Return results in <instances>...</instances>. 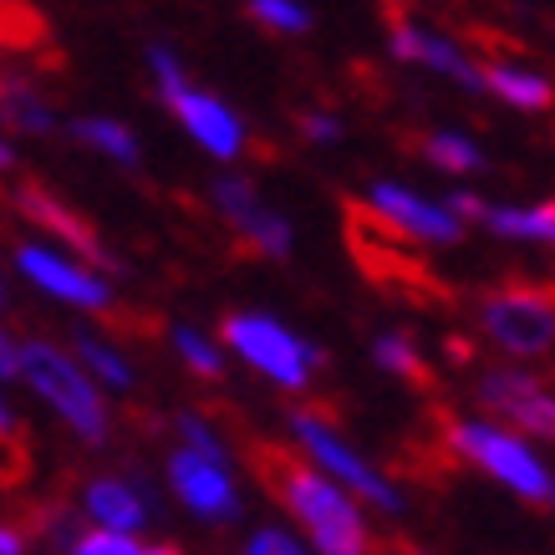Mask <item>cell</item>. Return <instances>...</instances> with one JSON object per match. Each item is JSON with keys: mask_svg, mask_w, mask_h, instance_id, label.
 Segmentation results:
<instances>
[{"mask_svg": "<svg viewBox=\"0 0 555 555\" xmlns=\"http://www.w3.org/2000/svg\"><path fill=\"white\" fill-rule=\"evenodd\" d=\"M0 377H21V347L0 332Z\"/></svg>", "mask_w": 555, "mask_h": 555, "instance_id": "obj_30", "label": "cell"}, {"mask_svg": "<svg viewBox=\"0 0 555 555\" xmlns=\"http://www.w3.org/2000/svg\"><path fill=\"white\" fill-rule=\"evenodd\" d=\"M387 51H392L398 62L428 67V72H438V77H454V82L469 87V92H485V77H479V67L469 62V51L459 47V41H449L443 31L418 26V21H408V16L392 21V26H387Z\"/></svg>", "mask_w": 555, "mask_h": 555, "instance_id": "obj_10", "label": "cell"}, {"mask_svg": "<svg viewBox=\"0 0 555 555\" xmlns=\"http://www.w3.org/2000/svg\"><path fill=\"white\" fill-rule=\"evenodd\" d=\"M16 266L41 291H51L56 301H72V306H82V311H107L113 306L107 281H102L98 270H87L82 260H62L56 250H41V245H16Z\"/></svg>", "mask_w": 555, "mask_h": 555, "instance_id": "obj_12", "label": "cell"}, {"mask_svg": "<svg viewBox=\"0 0 555 555\" xmlns=\"http://www.w3.org/2000/svg\"><path fill=\"white\" fill-rule=\"evenodd\" d=\"M21 377L62 413V423H67L82 443H107V434H113V428H107V423H113L107 418V403H102L98 383H92L62 347L26 341V347H21Z\"/></svg>", "mask_w": 555, "mask_h": 555, "instance_id": "obj_4", "label": "cell"}, {"mask_svg": "<svg viewBox=\"0 0 555 555\" xmlns=\"http://www.w3.org/2000/svg\"><path fill=\"white\" fill-rule=\"evenodd\" d=\"M245 16L260 21L266 31H286V36H306L311 26H317V16L306 11L301 0H250Z\"/></svg>", "mask_w": 555, "mask_h": 555, "instance_id": "obj_22", "label": "cell"}, {"mask_svg": "<svg viewBox=\"0 0 555 555\" xmlns=\"http://www.w3.org/2000/svg\"><path fill=\"white\" fill-rule=\"evenodd\" d=\"M5 169H16V153H11L5 143H0V173H5Z\"/></svg>", "mask_w": 555, "mask_h": 555, "instance_id": "obj_33", "label": "cell"}, {"mask_svg": "<svg viewBox=\"0 0 555 555\" xmlns=\"http://www.w3.org/2000/svg\"><path fill=\"white\" fill-rule=\"evenodd\" d=\"M0 306H5V286H0Z\"/></svg>", "mask_w": 555, "mask_h": 555, "instance_id": "obj_34", "label": "cell"}, {"mask_svg": "<svg viewBox=\"0 0 555 555\" xmlns=\"http://www.w3.org/2000/svg\"><path fill=\"white\" fill-rule=\"evenodd\" d=\"M173 352L184 357V367L194 377H209V383H224V357H219L215 341H204L194 326H173Z\"/></svg>", "mask_w": 555, "mask_h": 555, "instance_id": "obj_23", "label": "cell"}, {"mask_svg": "<svg viewBox=\"0 0 555 555\" xmlns=\"http://www.w3.org/2000/svg\"><path fill=\"white\" fill-rule=\"evenodd\" d=\"M11 204L21 209V219H31V224H41V230H51V235L62 240V245H72V250L82 255L87 266H107L118 270V260L107 255V245L98 240V230L87 224L72 204H62L56 194H51L47 184H36V179H21L16 189H11Z\"/></svg>", "mask_w": 555, "mask_h": 555, "instance_id": "obj_9", "label": "cell"}, {"mask_svg": "<svg viewBox=\"0 0 555 555\" xmlns=\"http://www.w3.org/2000/svg\"><path fill=\"white\" fill-rule=\"evenodd\" d=\"M255 459H260V479L270 485V494L296 515V525L321 555H367V520L347 489H337L306 459L281 454V449H255Z\"/></svg>", "mask_w": 555, "mask_h": 555, "instance_id": "obj_1", "label": "cell"}, {"mask_svg": "<svg viewBox=\"0 0 555 555\" xmlns=\"http://www.w3.org/2000/svg\"><path fill=\"white\" fill-rule=\"evenodd\" d=\"M0 555H26V535L16 525H0Z\"/></svg>", "mask_w": 555, "mask_h": 555, "instance_id": "obj_31", "label": "cell"}, {"mask_svg": "<svg viewBox=\"0 0 555 555\" xmlns=\"http://www.w3.org/2000/svg\"><path fill=\"white\" fill-rule=\"evenodd\" d=\"M449 449L459 459H469L474 469H485L489 479H500L505 489H515L520 500H551V469H545V459L525 443V438L505 434V428H494V423H479V418H459L449 428Z\"/></svg>", "mask_w": 555, "mask_h": 555, "instance_id": "obj_6", "label": "cell"}, {"mask_svg": "<svg viewBox=\"0 0 555 555\" xmlns=\"http://www.w3.org/2000/svg\"><path fill=\"white\" fill-rule=\"evenodd\" d=\"M443 209H449V215H454L459 224H464V219H485V209H489V204L479 199V194H469V189H454V194H449V204H443Z\"/></svg>", "mask_w": 555, "mask_h": 555, "instance_id": "obj_29", "label": "cell"}, {"mask_svg": "<svg viewBox=\"0 0 555 555\" xmlns=\"http://www.w3.org/2000/svg\"><path fill=\"white\" fill-rule=\"evenodd\" d=\"M5 434H16V418H11V408L0 403V438H5Z\"/></svg>", "mask_w": 555, "mask_h": 555, "instance_id": "obj_32", "label": "cell"}, {"mask_svg": "<svg viewBox=\"0 0 555 555\" xmlns=\"http://www.w3.org/2000/svg\"><path fill=\"white\" fill-rule=\"evenodd\" d=\"M479 403H485L494 418L515 423L520 434L555 443V387H545L535 372L489 367L485 377H479Z\"/></svg>", "mask_w": 555, "mask_h": 555, "instance_id": "obj_8", "label": "cell"}, {"mask_svg": "<svg viewBox=\"0 0 555 555\" xmlns=\"http://www.w3.org/2000/svg\"><path fill=\"white\" fill-rule=\"evenodd\" d=\"M169 485L189 505V515H199V520L230 525L240 515V489H235V479H230V469L204 464L199 454H184V449H179V454L169 459Z\"/></svg>", "mask_w": 555, "mask_h": 555, "instance_id": "obj_13", "label": "cell"}, {"mask_svg": "<svg viewBox=\"0 0 555 555\" xmlns=\"http://www.w3.org/2000/svg\"><path fill=\"white\" fill-rule=\"evenodd\" d=\"M72 138H77V143H87V149L107 153L113 164H128V169L143 158V153H138L133 128H128V122H118V118H77V122H72Z\"/></svg>", "mask_w": 555, "mask_h": 555, "instance_id": "obj_19", "label": "cell"}, {"mask_svg": "<svg viewBox=\"0 0 555 555\" xmlns=\"http://www.w3.org/2000/svg\"><path fill=\"white\" fill-rule=\"evenodd\" d=\"M479 77H485V92H494L500 102L520 107V113H545V107H555V82L540 77V72L494 62V67H479Z\"/></svg>", "mask_w": 555, "mask_h": 555, "instance_id": "obj_16", "label": "cell"}, {"mask_svg": "<svg viewBox=\"0 0 555 555\" xmlns=\"http://www.w3.org/2000/svg\"><path fill=\"white\" fill-rule=\"evenodd\" d=\"M149 67H153V77H158L164 107L184 122V133L194 138L209 158H219V164L240 158V149H245V122L230 113V102L189 82L184 62H179V56H173V47H164V41H153V47H149Z\"/></svg>", "mask_w": 555, "mask_h": 555, "instance_id": "obj_3", "label": "cell"}, {"mask_svg": "<svg viewBox=\"0 0 555 555\" xmlns=\"http://www.w3.org/2000/svg\"><path fill=\"white\" fill-rule=\"evenodd\" d=\"M72 555H184L173 545H143L133 535H107V530H87L72 540Z\"/></svg>", "mask_w": 555, "mask_h": 555, "instance_id": "obj_26", "label": "cell"}, {"mask_svg": "<svg viewBox=\"0 0 555 555\" xmlns=\"http://www.w3.org/2000/svg\"><path fill=\"white\" fill-rule=\"evenodd\" d=\"M245 555H306V551H301V540L291 535V530H275V525H266V530H255V535H250Z\"/></svg>", "mask_w": 555, "mask_h": 555, "instance_id": "obj_27", "label": "cell"}, {"mask_svg": "<svg viewBox=\"0 0 555 555\" xmlns=\"http://www.w3.org/2000/svg\"><path fill=\"white\" fill-rule=\"evenodd\" d=\"M209 199H215L219 219L235 230V235H245L255 219H260V209H266V199H260V189L250 184V179H235V173H224V179H215V189H209Z\"/></svg>", "mask_w": 555, "mask_h": 555, "instance_id": "obj_20", "label": "cell"}, {"mask_svg": "<svg viewBox=\"0 0 555 555\" xmlns=\"http://www.w3.org/2000/svg\"><path fill=\"white\" fill-rule=\"evenodd\" d=\"M87 515L107 530V535H133L149 520V500L143 489L122 485V479H92L87 485Z\"/></svg>", "mask_w": 555, "mask_h": 555, "instance_id": "obj_14", "label": "cell"}, {"mask_svg": "<svg viewBox=\"0 0 555 555\" xmlns=\"http://www.w3.org/2000/svg\"><path fill=\"white\" fill-rule=\"evenodd\" d=\"M489 235L500 240H525V245H555V199L530 204V209H485Z\"/></svg>", "mask_w": 555, "mask_h": 555, "instance_id": "obj_17", "label": "cell"}, {"mask_svg": "<svg viewBox=\"0 0 555 555\" xmlns=\"http://www.w3.org/2000/svg\"><path fill=\"white\" fill-rule=\"evenodd\" d=\"M551 500H555V485H551Z\"/></svg>", "mask_w": 555, "mask_h": 555, "instance_id": "obj_35", "label": "cell"}, {"mask_svg": "<svg viewBox=\"0 0 555 555\" xmlns=\"http://www.w3.org/2000/svg\"><path fill=\"white\" fill-rule=\"evenodd\" d=\"M418 153L434 164L438 173H485L489 169L485 149H479L469 133H454V128H438V133H428L418 143Z\"/></svg>", "mask_w": 555, "mask_h": 555, "instance_id": "obj_18", "label": "cell"}, {"mask_svg": "<svg viewBox=\"0 0 555 555\" xmlns=\"http://www.w3.org/2000/svg\"><path fill=\"white\" fill-rule=\"evenodd\" d=\"M0 122H5L11 133H51V128H56L36 77L0 67Z\"/></svg>", "mask_w": 555, "mask_h": 555, "instance_id": "obj_15", "label": "cell"}, {"mask_svg": "<svg viewBox=\"0 0 555 555\" xmlns=\"http://www.w3.org/2000/svg\"><path fill=\"white\" fill-rule=\"evenodd\" d=\"M286 423H291V438L306 449V459H311V469H317V474H326L337 489H347V494H357V500H367V505H377V509H403L398 485H392L377 464H367V459L357 454L352 443H347L332 423L321 418V413L296 408Z\"/></svg>", "mask_w": 555, "mask_h": 555, "instance_id": "obj_5", "label": "cell"}, {"mask_svg": "<svg viewBox=\"0 0 555 555\" xmlns=\"http://www.w3.org/2000/svg\"><path fill=\"white\" fill-rule=\"evenodd\" d=\"M367 204H372V215L387 219L392 230H403V235H413V240H428V245H454V240L464 235V224H459L443 204L423 199V194L392 184V179H377V184L367 189Z\"/></svg>", "mask_w": 555, "mask_h": 555, "instance_id": "obj_11", "label": "cell"}, {"mask_svg": "<svg viewBox=\"0 0 555 555\" xmlns=\"http://www.w3.org/2000/svg\"><path fill=\"white\" fill-rule=\"evenodd\" d=\"M485 337L509 357H540L555 347V301L545 291H494L479 306Z\"/></svg>", "mask_w": 555, "mask_h": 555, "instance_id": "obj_7", "label": "cell"}, {"mask_svg": "<svg viewBox=\"0 0 555 555\" xmlns=\"http://www.w3.org/2000/svg\"><path fill=\"white\" fill-rule=\"evenodd\" d=\"M296 122H301V133L311 138V143H337V138H341V118H337V113H301Z\"/></svg>", "mask_w": 555, "mask_h": 555, "instance_id": "obj_28", "label": "cell"}, {"mask_svg": "<svg viewBox=\"0 0 555 555\" xmlns=\"http://www.w3.org/2000/svg\"><path fill=\"white\" fill-rule=\"evenodd\" d=\"M173 434L184 438V454H199L204 464H219V469L230 464V449L219 443V434L199 418V413H179V418H173Z\"/></svg>", "mask_w": 555, "mask_h": 555, "instance_id": "obj_25", "label": "cell"}, {"mask_svg": "<svg viewBox=\"0 0 555 555\" xmlns=\"http://www.w3.org/2000/svg\"><path fill=\"white\" fill-rule=\"evenodd\" d=\"M372 357H377V367L392 372V377H413V383H423V377H428V372H423L418 347H413L403 332H383V337L372 341Z\"/></svg>", "mask_w": 555, "mask_h": 555, "instance_id": "obj_24", "label": "cell"}, {"mask_svg": "<svg viewBox=\"0 0 555 555\" xmlns=\"http://www.w3.org/2000/svg\"><path fill=\"white\" fill-rule=\"evenodd\" d=\"M72 341H77V357H72L77 367H87L92 377H98V383L118 387V392H128V387H133V367H128V362H122V357L113 352L107 341H98L92 332H77Z\"/></svg>", "mask_w": 555, "mask_h": 555, "instance_id": "obj_21", "label": "cell"}, {"mask_svg": "<svg viewBox=\"0 0 555 555\" xmlns=\"http://www.w3.org/2000/svg\"><path fill=\"white\" fill-rule=\"evenodd\" d=\"M219 341L235 357H245L255 372H266L275 387H286V392H301L311 383V372L326 362L317 341L296 337L286 321L266 317V311H224L219 317Z\"/></svg>", "mask_w": 555, "mask_h": 555, "instance_id": "obj_2", "label": "cell"}]
</instances>
